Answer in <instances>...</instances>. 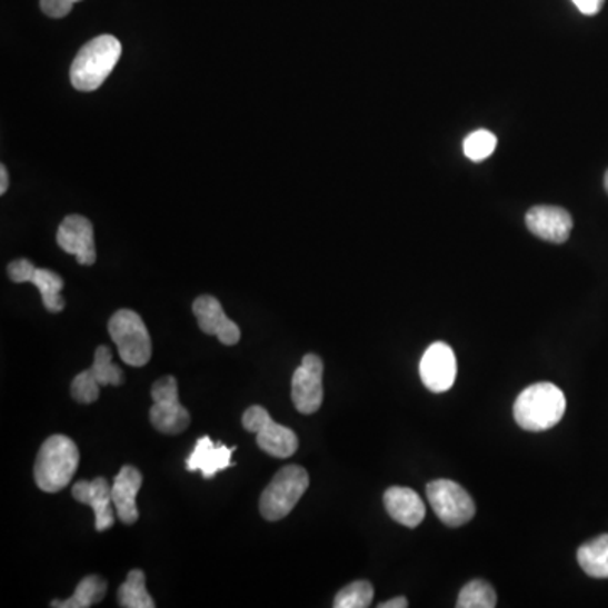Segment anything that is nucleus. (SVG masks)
Returning a JSON list of instances; mask_svg holds the SVG:
<instances>
[{
  "label": "nucleus",
  "mask_w": 608,
  "mask_h": 608,
  "mask_svg": "<svg viewBox=\"0 0 608 608\" xmlns=\"http://www.w3.org/2000/svg\"><path fill=\"white\" fill-rule=\"evenodd\" d=\"M80 453L77 445L63 435H54L42 443L34 464V480L42 492L63 490L77 474Z\"/></svg>",
  "instance_id": "nucleus-3"
},
{
  "label": "nucleus",
  "mask_w": 608,
  "mask_h": 608,
  "mask_svg": "<svg viewBox=\"0 0 608 608\" xmlns=\"http://www.w3.org/2000/svg\"><path fill=\"white\" fill-rule=\"evenodd\" d=\"M58 246L77 257L81 266H93L97 260L96 236L90 220L81 215H70L58 229Z\"/></svg>",
  "instance_id": "nucleus-13"
},
{
  "label": "nucleus",
  "mask_w": 608,
  "mask_h": 608,
  "mask_svg": "<svg viewBox=\"0 0 608 608\" xmlns=\"http://www.w3.org/2000/svg\"><path fill=\"white\" fill-rule=\"evenodd\" d=\"M497 148V138L489 130H475L465 139L464 152L470 161L479 162L492 156Z\"/></svg>",
  "instance_id": "nucleus-25"
},
{
  "label": "nucleus",
  "mask_w": 608,
  "mask_h": 608,
  "mask_svg": "<svg viewBox=\"0 0 608 608\" xmlns=\"http://www.w3.org/2000/svg\"><path fill=\"white\" fill-rule=\"evenodd\" d=\"M383 506L396 522L406 528H418L425 520L426 506L418 492L408 487H390L383 494Z\"/></svg>",
  "instance_id": "nucleus-19"
},
{
  "label": "nucleus",
  "mask_w": 608,
  "mask_h": 608,
  "mask_svg": "<svg viewBox=\"0 0 608 608\" xmlns=\"http://www.w3.org/2000/svg\"><path fill=\"white\" fill-rule=\"evenodd\" d=\"M236 450V447L215 443L210 437H201L187 458V470H200L205 479H213L219 471L232 467V453Z\"/></svg>",
  "instance_id": "nucleus-18"
},
{
  "label": "nucleus",
  "mask_w": 608,
  "mask_h": 608,
  "mask_svg": "<svg viewBox=\"0 0 608 608\" xmlns=\"http://www.w3.org/2000/svg\"><path fill=\"white\" fill-rule=\"evenodd\" d=\"M310 487V475L299 465H288L275 475L260 496L259 509L265 519L281 520L295 509Z\"/></svg>",
  "instance_id": "nucleus-4"
},
{
  "label": "nucleus",
  "mask_w": 608,
  "mask_h": 608,
  "mask_svg": "<svg viewBox=\"0 0 608 608\" xmlns=\"http://www.w3.org/2000/svg\"><path fill=\"white\" fill-rule=\"evenodd\" d=\"M71 496L78 502L87 504L96 512V529L99 532L112 528L116 522L113 512L112 486L106 477H97L92 482L80 480L71 489Z\"/></svg>",
  "instance_id": "nucleus-15"
},
{
  "label": "nucleus",
  "mask_w": 608,
  "mask_h": 608,
  "mask_svg": "<svg viewBox=\"0 0 608 608\" xmlns=\"http://www.w3.org/2000/svg\"><path fill=\"white\" fill-rule=\"evenodd\" d=\"M77 2L81 0H41V11L48 16V18L63 19L70 14L71 9Z\"/></svg>",
  "instance_id": "nucleus-26"
},
{
  "label": "nucleus",
  "mask_w": 608,
  "mask_h": 608,
  "mask_svg": "<svg viewBox=\"0 0 608 608\" xmlns=\"http://www.w3.org/2000/svg\"><path fill=\"white\" fill-rule=\"evenodd\" d=\"M567 411V398L551 382L532 383L514 402V419L526 431L555 428Z\"/></svg>",
  "instance_id": "nucleus-1"
},
{
  "label": "nucleus",
  "mask_w": 608,
  "mask_h": 608,
  "mask_svg": "<svg viewBox=\"0 0 608 608\" xmlns=\"http://www.w3.org/2000/svg\"><path fill=\"white\" fill-rule=\"evenodd\" d=\"M605 190H607L608 193V171L605 172Z\"/></svg>",
  "instance_id": "nucleus-30"
},
{
  "label": "nucleus",
  "mask_w": 608,
  "mask_h": 608,
  "mask_svg": "<svg viewBox=\"0 0 608 608\" xmlns=\"http://www.w3.org/2000/svg\"><path fill=\"white\" fill-rule=\"evenodd\" d=\"M497 605V594L492 585L484 580H474L461 588L458 595V608H494Z\"/></svg>",
  "instance_id": "nucleus-23"
},
{
  "label": "nucleus",
  "mask_w": 608,
  "mask_h": 608,
  "mask_svg": "<svg viewBox=\"0 0 608 608\" xmlns=\"http://www.w3.org/2000/svg\"><path fill=\"white\" fill-rule=\"evenodd\" d=\"M577 6L578 11L585 16H595L604 8L605 0H571Z\"/></svg>",
  "instance_id": "nucleus-27"
},
{
  "label": "nucleus",
  "mask_w": 608,
  "mask_h": 608,
  "mask_svg": "<svg viewBox=\"0 0 608 608\" xmlns=\"http://www.w3.org/2000/svg\"><path fill=\"white\" fill-rule=\"evenodd\" d=\"M193 313L198 320V327L203 333L213 335L223 345H236L240 340V328L227 317L219 299L213 296H200L195 299Z\"/></svg>",
  "instance_id": "nucleus-16"
},
{
  "label": "nucleus",
  "mask_w": 608,
  "mask_h": 608,
  "mask_svg": "<svg viewBox=\"0 0 608 608\" xmlns=\"http://www.w3.org/2000/svg\"><path fill=\"white\" fill-rule=\"evenodd\" d=\"M126 376L119 366L112 362V352L106 345L96 350V359L90 369L83 370L71 382V396L80 405H92L99 399L100 387L122 386Z\"/></svg>",
  "instance_id": "nucleus-9"
},
{
  "label": "nucleus",
  "mask_w": 608,
  "mask_h": 608,
  "mask_svg": "<svg viewBox=\"0 0 608 608\" xmlns=\"http://www.w3.org/2000/svg\"><path fill=\"white\" fill-rule=\"evenodd\" d=\"M408 605V598L396 597L392 600L383 601V604L379 605V608H406Z\"/></svg>",
  "instance_id": "nucleus-28"
},
{
  "label": "nucleus",
  "mask_w": 608,
  "mask_h": 608,
  "mask_svg": "<svg viewBox=\"0 0 608 608\" xmlns=\"http://www.w3.org/2000/svg\"><path fill=\"white\" fill-rule=\"evenodd\" d=\"M526 226L546 242L565 243L574 230V219L565 208L538 205L526 215Z\"/></svg>",
  "instance_id": "nucleus-14"
},
{
  "label": "nucleus",
  "mask_w": 608,
  "mask_h": 608,
  "mask_svg": "<svg viewBox=\"0 0 608 608\" xmlns=\"http://www.w3.org/2000/svg\"><path fill=\"white\" fill-rule=\"evenodd\" d=\"M152 405L149 411L152 426L165 435H180L187 431L191 418L187 408L180 402L177 379L172 376L162 377L151 389Z\"/></svg>",
  "instance_id": "nucleus-7"
},
{
  "label": "nucleus",
  "mask_w": 608,
  "mask_h": 608,
  "mask_svg": "<svg viewBox=\"0 0 608 608\" xmlns=\"http://www.w3.org/2000/svg\"><path fill=\"white\" fill-rule=\"evenodd\" d=\"M247 431L256 432L257 445L265 453L276 458H288L299 447L298 437L292 429L278 425L262 406H250L242 416Z\"/></svg>",
  "instance_id": "nucleus-6"
},
{
  "label": "nucleus",
  "mask_w": 608,
  "mask_h": 608,
  "mask_svg": "<svg viewBox=\"0 0 608 608\" xmlns=\"http://www.w3.org/2000/svg\"><path fill=\"white\" fill-rule=\"evenodd\" d=\"M292 405L301 415H313L323 405V360L315 353L302 357L291 382Z\"/></svg>",
  "instance_id": "nucleus-10"
},
{
  "label": "nucleus",
  "mask_w": 608,
  "mask_h": 608,
  "mask_svg": "<svg viewBox=\"0 0 608 608\" xmlns=\"http://www.w3.org/2000/svg\"><path fill=\"white\" fill-rule=\"evenodd\" d=\"M457 357L450 345L445 341H435L429 345L419 363V376L426 389L435 395L447 392L457 380Z\"/></svg>",
  "instance_id": "nucleus-11"
},
{
  "label": "nucleus",
  "mask_w": 608,
  "mask_h": 608,
  "mask_svg": "<svg viewBox=\"0 0 608 608\" xmlns=\"http://www.w3.org/2000/svg\"><path fill=\"white\" fill-rule=\"evenodd\" d=\"M142 487V474L132 465L120 468L112 484V499L120 522L130 526L139 519L138 499Z\"/></svg>",
  "instance_id": "nucleus-17"
},
{
  "label": "nucleus",
  "mask_w": 608,
  "mask_h": 608,
  "mask_svg": "<svg viewBox=\"0 0 608 608\" xmlns=\"http://www.w3.org/2000/svg\"><path fill=\"white\" fill-rule=\"evenodd\" d=\"M373 600V587L370 581L359 580L347 585L335 597V608H367Z\"/></svg>",
  "instance_id": "nucleus-24"
},
{
  "label": "nucleus",
  "mask_w": 608,
  "mask_h": 608,
  "mask_svg": "<svg viewBox=\"0 0 608 608\" xmlns=\"http://www.w3.org/2000/svg\"><path fill=\"white\" fill-rule=\"evenodd\" d=\"M109 333L120 359L130 367H144L152 357V341L144 321L132 310H119L109 321Z\"/></svg>",
  "instance_id": "nucleus-5"
},
{
  "label": "nucleus",
  "mask_w": 608,
  "mask_h": 608,
  "mask_svg": "<svg viewBox=\"0 0 608 608\" xmlns=\"http://www.w3.org/2000/svg\"><path fill=\"white\" fill-rule=\"evenodd\" d=\"M9 187V175L6 166L0 168V195H4Z\"/></svg>",
  "instance_id": "nucleus-29"
},
{
  "label": "nucleus",
  "mask_w": 608,
  "mask_h": 608,
  "mask_svg": "<svg viewBox=\"0 0 608 608\" xmlns=\"http://www.w3.org/2000/svg\"><path fill=\"white\" fill-rule=\"evenodd\" d=\"M8 275L14 282H32L41 292L44 308L50 313H61L64 310V299L61 298L64 282L57 272L36 268L28 259H18L8 266Z\"/></svg>",
  "instance_id": "nucleus-12"
},
{
  "label": "nucleus",
  "mask_w": 608,
  "mask_h": 608,
  "mask_svg": "<svg viewBox=\"0 0 608 608\" xmlns=\"http://www.w3.org/2000/svg\"><path fill=\"white\" fill-rule=\"evenodd\" d=\"M107 581L97 575H89L74 588L73 597L68 600H53L51 607L54 608H90L106 598Z\"/></svg>",
  "instance_id": "nucleus-20"
},
{
  "label": "nucleus",
  "mask_w": 608,
  "mask_h": 608,
  "mask_svg": "<svg viewBox=\"0 0 608 608\" xmlns=\"http://www.w3.org/2000/svg\"><path fill=\"white\" fill-rule=\"evenodd\" d=\"M122 57V44L116 36L103 34L87 42L71 63V84L80 92H93L112 73Z\"/></svg>",
  "instance_id": "nucleus-2"
},
{
  "label": "nucleus",
  "mask_w": 608,
  "mask_h": 608,
  "mask_svg": "<svg viewBox=\"0 0 608 608\" xmlns=\"http://www.w3.org/2000/svg\"><path fill=\"white\" fill-rule=\"evenodd\" d=\"M581 570L594 578H608V535L598 536L578 549Z\"/></svg>",
  "instance_id": "nucleus-21"
},
{
  "label": "nucleus",
  "mask_w": 608,
  "mask_h": 608,
  "mask_svg": "<svg viewBox=\"0 0 608 608\" xmlns=\"http://www.w3.org/2000/svg\"><path fill=\"white\" fill-rule=\"evenodd\" d=\"M426 494L435 514L450 528H460L474 519V499L460 484L447 479L432 480L426 486Z\"/></svg>",
  "instance_id": "nucleus-8"
},
{
  "label": "nucleus",
  "mask_w": 608,
  "mask_h": 608,
  "mask_svg": "<svg viewBox=\"0 0 608 608\" xmlns=\"http://www.w3.org/2000/svg\"><path fill=\"white\" fill-rule=\"evenodd\" d=\"M119 605L123 608H155L156 601L146 588V575L142 570H132L117 591Z\"/></svg>",
  "instance_id": "nucleus-22"
}]
</instances>
